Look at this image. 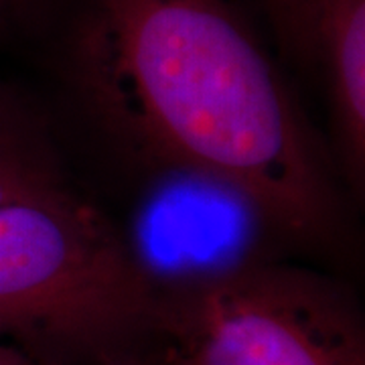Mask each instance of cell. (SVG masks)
<instances>
[{
	"mask_svg": "<svg viewBox=\"0 0 365 365\" xmlns=\"http://www.w3.org/2000/svg\"><path fill=\"white\" fill-rule=\"evenodd\" d=\"M67 73L96 124L143 169L237 182L288 242H327L337 187L235 0H86Z\"/></svg>",
	"mask_w": 365,
	"mask_h": 365,
	"instance_id": "obj_1",
	"label": "cell"
},
{
	"mask_svg": "<svg viewBox=\"0 0 365 365\" xmlns=\"http://www.w3.org/2000/svg\"><path fill=\"white\" fill-rule=\"evenodd\" d=\"M155 309L116 225L59 181L0 203V339L102 343Z\"/></svg>",
	"mask_w": 365,
	"mask_h": 365,
	"instance_id": "obj_2",
	"label": "cell"
},
{
	"mask_svg": "<svg viewBox=\"0 0 365 365\" xmlns=\"http://www.w3.org/2000/svg\"><path fill=\"white\" fill-rule=\"evenodd\" d=\"M158 365H365L361 317L321 274L264 264L157 300Z\"/></svg>",
	"mask_w": 365,
	"mask_h": 365,
	"instance_id": "obj_3",
	"label": "cell"
},
{
	"mask_svg": "<svg viewBox=\"0 0 365 365\" xmlns=\"http://www.w3.org/2000/svg\"><path fill=\"white\" fill-rule=\"evenodd\" d=\"M144 170L148 181L118 232L157 300L272 264V244L287 237L244 187L191 167Z\"/></svg>",
	"mask_w": 365,
	"mask_h": 365,
	"instance_id": "obj_4",
	"label": "cell"
},
{
	"mask_svg": "<svg viewBox=\"0 0 365 365\" xmlns=\"http://www.w3.org/2000/svg\"><path fill=\"white\" fill-rule=\"evenodd\" d=\"M311 59L323 66L341 165L357 187L365 169V0H319Z\"/></svg>",
	"mask_w": 365,
	"mask_h": 365,
	"instance_id": "obj_5",
	"label": "cell"
},
{
	"mask_svg": "<svg viewBox=\"0 0 365 365\" xmlns=\"http://www.w3.org/2000/svg\"><path fill=\"white\" fill-rule=\"evenodd\" d=\"M55 181L33 124L0 90V203Z\"/></svg>",
	"mask_w": 365,
	"mask_h": 365,
	"instance_id": "obj_6",
	"label": "cell"
},
{
	"mask_svg": "<svg viewBox=\"0 0 365 365\" xmlns=\"http://www.w3.org/2000/svg\"><path fill=\"white\" fill-rule=\"evenodd\" d=\"M276 33L290 53L311 59L314 9L319 0H264Z\"/></svg>",
	"mask_w": 365,
	"mask_h": 365,
	"instance_id": "obj_7",
	"label": "cell"
},
{
	"mask_svg": "<svg viewBox=\"0 0 365 365\" xmlns=\"http://www.w3.org/2000/svg\"><path fill=\"white\" fill-rule=\"evenodd\" d=\"M33 0H0V33L29 11Z\"/></svg>",
	"mask_w": 365,
	"mask_h": 365,
	"instance_id": "obj_8",
	"label": "cell"
},
{
	"mask_svg": "<svg viewBox=\"0 0 365 365\" xmlns=\"http://www.w3.org/2000/svg\"><path fill=\"white\" fill-rule=\"evenodd\" d=\"M0 365H31L19 351H14L6 345H0Z\"/></svg>",
	"mask_w": 365,
	"mask_h": 365,
	"instance_id": "obj_9",
	"label": "cell"
}]
</instances>
